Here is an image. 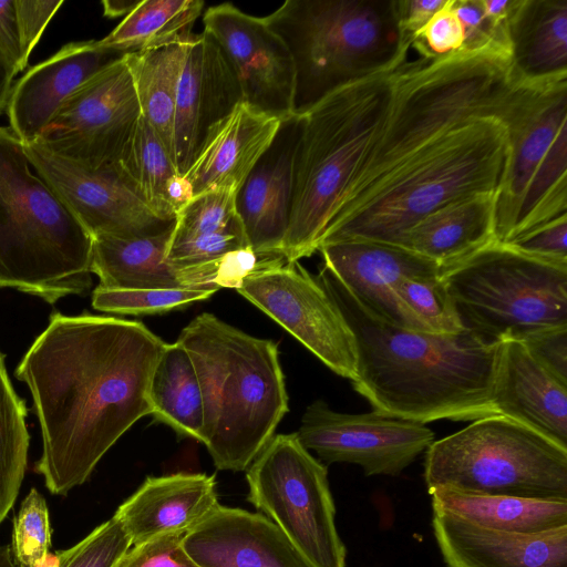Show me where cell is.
I'll list each match as a JSON object with an SVG mask.
<instances>
[{
    "label": "cell",
    "mask_w": 567,
    "mask_h": 567,
    "mask_svg": "<svg viewBox=\"0 0 567 567\" xmlns=\"http://www.w3.org/2000/svg\"><path fill=\"white\" fill-rule=\"evenodd\" d=\"M141 116L123 54L71 93L35 142L89 171L116 172Z\"/></svg>",
    "instance_id": "cell-12"
},
{
    "label": "cell",
    "mask_w": 567,
    "mask_h": 567,
    "mask_svg": "<svg viewBox=\"0 0 567 567\" xmlns=\"http://www.w3.org/2000/svg\"><path fill=\"white\" fill-rule=\"evenodd\" d=\"M192 38L154 50L125 53L141 114L159 137L173 162L177 89Z\"/></svg>",
    "instance_id": "cell-31"
},
{
    "label": "cell",
    "mask_w": 567,
    "mask_h": 567,
    "mask_svg": "<svg viewBox=\"0 0 567 567\" xmlns=\"http://www.w3.org/2000/svg\"><path fill=\"white\" fill-rule=\"evenodd\" d=\"M140 0H104L102 1L103 14L114 19L127 16L137 4Z\"/></svg>",
    "instance_id": "cell-51"
},
{
    "label": "cell",
    "mask_w": 567,
    "mask_h": 567,
    "mask_svg": "<svg viewBox=\"0 0 567 567\" xmlns=\"http://www.w3.org/2000/svg\"><path fill=\"white\" fill-rule=\"evenodd\" d=\"M464 327L487 342L567 327V264L496 240L441 270Z\"/></svg>",
    "instance_id": "cell-9"
},
{
    "label": "cell",
    "mask_w": 567,
    "mask_h": 567,
    "mask_svg": "<svg viewBox=\"0 0 567 567\" xmlns=\"http://www.w3.org/2000/svg\"><path fill=\"white\" fill-rule=\"evenodd\" d=\"M172 230L150 237H96L91 272L109 289H174L181 285L167 261Z\"/></svg>",
    "instance_id": "cell-29"
},
{
    "label": "cell",
    "mask_w": 567,
    "mask_h": 567,
    "mask_svg": "<svg viewBox=\"0 0 567 567\" xmlns=\"http://www.w3.org/2000/svg\"><path fill=\"white\" fill-rule=\"evenodd\" d=\"M166 200L175 215L194 197V189L185 175L175 174L166 185Z\"/></svg>",
    "instance_id": "cell-49"
},
{
    "label": "cell",
    "mask_w": 567,
    "mask_h": 567,
    "mask_svg": "<svg viewBox=\"0 0 567 567\" xmlns=\"http://www.w3.org/2000/svg\"><path fill=\"white\" fill-rule=\"evenodd\" d=\"M184 535H163L131 548L116 567H200L186 551Z\"/></svg>",
    "instance_id": "cell-43"
},
{
    "label": "cell",
    "mask_w": 567,
    "mask_h": 567,
    "mask_svg": "<svg viewBox=\"0 0 567 567\" xmlns=\"http://www.w3.org/2000/svg\"><path fill=\"white\" fill-rule=\"evenodd\" d=\"M289 49L295 114L350 83L406 62L398 0H287L265 17Z\"/></svg>",
    "instance_id": "cell-7"
},
{
    "label": "cell",
    "mask_w": 567,
    "mask_h": 567,
    "mask_svg": "<svg viewBox=\"0 0 567 567\" xmlns=\"http://www.w3.org/2000/svg\"><path fill=\"white\" fill-rule=\"evenodd\" d=\"M508 153L502 115L467 118L365 198L333 217L319 247L350 239L396 245L410 227L451 202L477 193L497 195Z\"/></svg>",
    "instance_id": "cell-5"
},
{
    "label": "cell",
    "mask_w": 567,
    "mask_h": 567,
    "mask_svg": "<svg viewBox=\"0 0 567 567\" xmlns=\"http://www.w3.org/2000/svg\"><path fill=\"white\" fill-rule=\"evenodd\" d=\"M183 545L200 567H305L267 516L220 504L184 535Z\"/></svg>",
    "instance_id": "cell-20"
},
{
    "label": "cell",
    "mask_w": 567,
    "mask_h": 567,
    "mask_svg": "<svg viewBox=\"0 0 567 567\" xmlns=\"http://www.w3.org/2000/svg\"><path fill=\"white\" fill-rule=\"evenodd\" d=\"M427 492L567 502V449L503 415L473 421L426 450Z\"/></svg>",
    "instance_id": "cell-10"
},
{
    "label": "cell",
    "mask_w": 567,
    "mask_h": 567,
    "mask_svg": "<svg viewBox=\"0 0 567 567\" xmlns=\"http://www.w3.org/2000/svg\"><path fill=\"white\" fill-rule=\"evenodd\" d=\"M496 194L477 193L451 202L410 227L398 246L419 254L441 270L495 239Z\"/></svg>",
    "instance_id": "cell-26"
},
{
    "label": "cell",
    "mask_w": 567,
    "mask_h": 567,
    "mask_svg": "<svg viewBox=\"0 0 567 567\" xmlns=\"http://www.w3.org/2000/svg\"><path fill=\"white\" fill-rule=\"evenodd\" d=\"M247 501L284 533L305 567H346L327 466L298 440L277 434L246 470Z\"/></svg>",
    "instance_id": "cell-11"
},
{
    "label": "cell",
    "mask_w": 567,
    "mask_h": 567,
    "mask_svg": "<svg viewBox=\"0 0 567 567\" xmlns=\"http://www.w3.org/2000/svg\"><path fill=\"white\" fill-rule=\"evenodd\" d=\"M204 6L202 0H140L97 44L125 54L187 41Z\"/></svg>",
    "instance_id": "cell-32"
},
{
    "label": "cell",
    "mask_w": 567,
    "mask_h": 567,
    "mask_svg": "<svg viewBox=\"0 0 567 567\" xmlns=\"http://www.w3.org/2000/svg\"><path fill=\"white\" fill-rule=\"evenodd\" d=\"M338 375H355L354 337L317 277L299 261L256 272L237 289Z\"/></svg>",
    "instance_id": "cell-13"
},
{
    "label": "cell",
    "mask_w": 567,
    "mask_h": 567,
    "mask_svg": "<svg viewBox=\"0 0 567 567\" xmlns=\"http://www.w3.org/2000/svg\"><path fill=\"white\" fill-rule=\"evenodd\" d=\"M445 2L446 0H398L400 27L411 43Z\"/></svg>",
    "instance_id": "cell-48"
},
{
    "label": "cell",
    "mask_w": 567,
    "mask_h": 567,
    "mask_svg": "<svg viewBox=\"0 0 567 567\" xmlns=\"http://www.w3.org/2000/svg\"><path fill=\"white\" fill-rule=\"evenodd\" d=\"M395 71L344 85L296 115L292 200L282 249L288 262L318 250L384 126Z\"/></svg>",
    "instance_id": "cell-4"
},
{
    "label": "cell",
    "mask_w": 567,
    "mask_h": 567,
    "mask_svg": "<svg viewBox=\"0 0 567 567\" xmlns=\"http://www.w3.org/2000/svg\"><path fill=\"white\" fill-rule=\"evenodd\" d=\"M523 342L547 370L567 383V327L535 333Z\"/></svg>",
    "instance_id": "cell-46"
},
{
    "label": "cell",
    "mask_w": 567,
    "mask_h": 567,
    "mask_svg": "<svg viewBox=\"0 0 567 567\" xmlns=\"http://www.w3.org/2000/svg\"><path fill=\"white\" fill-rule=\"evenodd\" d=\"M122 55L100 48L97 40L63 45L13 84L6 109L10 130L23 144L38 141L62 102Z\"/></svg>",
    "instance_id": "cell-19"
},
{
    "label": "cell",
    "mask_w": 567,
    "mask_h": 567,
    "mask_svg": "<svg viewBox=\"0 0 567 567\" xmlns=\"http://www.w3.org/2000/svg\"><path fill=\"white\" fill-rule=\"evenodd\" d=\"M243 101L218 44L206 33L189 41L179 76L174 118V164L184 175L210 127Z\"/></svg>",
    "instance_id": "cell-17"
},
{
    "label": "cell",
    "mask_w": 567,
    "mask_h": 567,
    "mask_svg": "<svg viewBox=\"0 0 567 567\" xmlns=\"http://www.w3.org/2000/svg\"><path fill=\"white\" fill-rule=\"evenodd\" d=\"M203 24L234 72L243 101L284 121L295 117L292 58L265 17L224 2L204 11Z\"/></svg>",
    "instance_id": "cell-15"
},
{
    "label": "cell",
    "mask_w": 567,
    "mask_h": 567,
    "mask_svg": "<svg viewBox=\"0 0 567 567\" xmlns=\"http://www.w3.org/2000/svg\"><path fill=\"white\" fill-rule=\"evenodd\" d=\"M214 474L147 476L113 516L132 546L163 535H185L219 504Z\"/></svg>",
    "instance_id": "cell-23"
},
{
    "label": "cell",
    "mask_w": 567,
    "mask_h": 567,
    "mask_svg": "<svg viewBox=\"0 0 567 567\" xmlns=\"http://www.w3.org/2000/svg\"><path fill=\"white\" fill-rule=\"evenodd\" d=\"M326 266L369 310L392 324L411 329L403 316L395 287L408 278H435L441 267L398 245L350 239L321 245ZM412 330V329H411Z\"/></svg>",
    "instance_id": "cell-18"
},
{
    "label": "cell",
    "mask_w": 567,
    "mask_h": 567,
    "mask_svg": "<svg viewBox=\"0 0 567 567\" xmlns=\"http://www.w3.org/2000/svg\"><path fill=\"white\" fill-rule=\"evenodd\" d=\"M432 528L446 567H567V526L512 533L433 512Z\"/></svg>",
    "instance_id": "cell-21"
},
{
    "label": "cell",
    "mask_w": 567,
    "mask_h": 567,
    "mask_svg": "<svg viewBox=\"0 0 567 567\" xmlns=\"http://www.w3.org/2000/svg\"><path fill=\"white\" fill-rule=\"evenodd\" d=\"M502 120L509 153L495 200V239L507 244L567 215V74L515 76Z\"/></svg>",
    "instance_id": "cell-8"
},
{
    "label": "cell",
    "mask_w": 567,
    "mask_h": 567,
    "mask_svg": "<svg viewBox=\"0 0 567 567\" xmlns=\"http://www.w3.org/2000/svg\"><path fill=\"white\" fill-rule=\"evenodd\" d=\"M215 292L204 288L109 289L97 286L92 293V306L102 312L152 316L185 308Z\"/></svg>",
    "instance_id": "cell-37"
},
{
    "label": "cell",
    "mask_w": 567,
    "mask_h": 567,
    "mask_svg": "<svg viewBox=\"0 0 567 567\" xmlns=\"http://www.w3.org/2000/svg\"><path fill=\"white\" fill-rule=\"evenodd\" d=\"M567 215L547 221L506 245L528 256L567 264Z\"/></svg>",
    "instance_id": "cell-44"
},
{
    "label": "cell",
    "mask_w": 567,
    "mask_h": 567,
    "mask_svg": "<svg viewBox=\"0 0 567 567\" xmlns=\"http://www.w3.org/2000/svg\"><path fill=\"white\" fill-rule=\"evenodd\" d=\"M284 122L240 101L210 127L184 174L194 196L214 189L238 192Z\"/></svg>",
    "instance_id": "cell-25"
},
{
    "label": "cell",
    "mask_w": 567,
    "mask_h": 567,
    "mask_svg": "<svg viewBox=\"0 0 567 567\" xmlns=\"http://www.w3.org/2000/svg\"><path fill=\"white\" fill-rule=\"evenodd\" d=\"M317 279L354 337L351 383L374 411L424 424L498 415L493 391L499 342L468 330L436 334L392 324L362 305L326 266Z\"/></svg>",
    "instance_id": "cell-2"
},
{
    "label": "cell",
    "mask_w": 567,
    "mask_h": 567,
    "mask_svg": "<svg viewBox=\"0 0 567 567\" xmlns=\"http://www.w3.org/2000/svg\"><path fill=\"white\" fill-rule=\"evenodd\" d=\"M432 511L449 513L480 526L535 534L567 526V502L433 489Z\"/></svg>",
    "instance_id": "cell-28"
},
{
    "label": "cell",
    "mask_w": 567,
    "mask_h": 567,
    "mask_svg": "<svg viewBox=\"0 0 567 567\" xmlns=\"http://www.w3.org/2000/svg\"><path fill=\"white\" fill-rule=\"evenodd\" d=\"M508 40L517 79L538 81L567 74V0H516Z\"/></svg>",
    "instance_id": "cell-27"
},
{
    "label": "cell",
    "mask_w": 567,
    "mask_h": 567,
    "mask_svg": "<svg viewBox=\"0 0 567 567\" xmlns=\"http://www.w3.org/2000/svg\"><path fill=\"white\" fill-rule=\"evenodd\" d=\"M237 193L234 189H214L195 195L177 213L171 240L244 231L237 213Z\"/></svg>",
    "instance_id": "cell-38"
},
{
    "label": "cell",
    "mask_w": 567,
    "mask_h": 567,
    "mask_svg": "<svg viewBox=\"0 0 567 567\" xmlns=\"http://www.w3.org/2000/svg\"><path fill=\"white\" fill-rule=\"evenodd\" d=\"M297 134L296 116L285 121L237 193V213L247 244L255 250L284 252L292 200Z\"/></svg>",
    "instance_id": "cell-24"
},
{
    "label": "cell",
    "mask_w": 567,
    "mask_h": 567,
    "mask_svg": "<svg viewBox=\"0 0 567 567\" xmlns=\"http://www.w3.org/2000/svg\"><path fill=\"white\" fill-rule=\"evenodd\" d=\"M17 74L0 60V114L6 112Z\"/></svg>",
    "instance_id": "cell-50"
},
{
    "label": "cell",
    "mask_w": 567,
    "mask_h": 567,
    "mask_svg": "<svg viewBox=\"0 0 567 567\" xmlns=\"http://www.w3.org/2000/svg\"><path fill=\"white\" fill-rule=\"evenodd\" d=\"M116 173L158 218L175 221L165 190L169 178L178 173L172 156L143 116L123 150Z\"/></svg>",
    "instance_id": "cell-33"
},
{
    "label": "cell",
    "mask_w": 567,
    "mask_h": 567,
    "mask_svg": "<svg viewBox=\"0 0 567 567\" xmlns=\"http://www.w3.org/2000/svg\"><path fill=\"white\" fill-rule=\"evenodd\" d=\"M287 262L284 252L258 251L246 246L208 262L177 270L175 275L186 288L237 290L247 277Z\"/></svg>",
    "instance_id": "cell-36"
},
{
    "label": "cell",
    "mask_w": 567,
    "mask_h": 567,
    "mask_svg": "<svg viewBox=\"0 0 567 567\" xmlns=\"http://www.w3.org/2000/svg\"><path fill=\"white\" fill-rule=\"evenodd\" d=\"M453 8L465 31L464 50L492 48L511 55L508 31L494 23L482 0H453Z\"/></svg>",
    "instance_id": "cell-42"
},
{
    "label": "cell",
    "mask_w": 567,
    "mask_h": 567,
    "mask_svg": "<svg viewBox=\"0 0 567 567\" xmlns=\"http://www.w3.org/2000/svg\"><path fill=\"white\" fill-rule=\"evenodd\" d=\"M296 435L323 462L357 464L365 476L400 475L435 441L424 423L337 412L322 400L307 406Z\"/></svg>",
    "instance_id": "cell-14"
},
{
    "label": "cell",
    "mask_w": 567,
    "mask_h": 567,
    "mask_svg": "<svg viewBox=\"0 0 567 567\" xmlns=\"http://www.w3.org/2000/svg\"><path fill=\"white\" fill-rule=\"evenodd\" d=\"M132 542L112 516L71 548L55 554L53 567H116Z\"/></svg>",
    "instance_id": "cell-40"
},
{
    "label": "cell",
    "mask_w": 567,
    "mask_h": 567,
    "mask_svg": "<svg viewBox=\"0 0 567 567\" xmlns=\"http://www.w3.org/2000/svg\"><path fill=\"white\" fill-rule=\"evenodd\" d=\"M165 346L143 322L53 312L14 375L32 395L42 435L35 465L47 488L66 495L145 415L152 371Z\"/></svg>",
    "instance_id": "cell-1"
},
{
    "label": "cell",
    "mask_w": 567,
    "mask_h": 567,
    "mask_svg": "<svg viewBox=\"0 0 567 567\" xmlns=\"http://www.w3.org/2000/svg\"><path fill=\"white\" fill-rule=\"evenodd\" d=\"M27 415L25 403L12 386L0 351V524L14 505L27 470Z\"/></svg>",
    "instance_id": "cell-34"
},
{
    "label": "cell",
    "mask_w": 567,
    "mask_h": 567,
    "mask_svg": "<svg viewBox=\"0 0 567 567\" xmlns=\"http://www.w3.org/2000/svg\"><path fill=\"white\" fill-rule=\"evenodd\" d=\"M0 126V288L50 305L92 287V237Z\"/></svg>",
    "instance_id": "cell-6"
},
{
    "label": "cell",
    "mask_w": 567,
    "mask_h": 567,
    "mask_svg": "<svg viewBox=\"0 0 567 567\" xmlns=\"http://www.w3.org/2000/svg\"><path fill=\"white\" fill-rule=\"evenodd\" d=\"M51 547V527L47 502L31 488L13 519L11 554L17 567H42Z\"/></svg>",
    "instance_id": "cell-39"
},
{
    "label": "cell",
    "mask_w": 567,
    "mask_h": 567,
    "mask_svg": "<svg viewBox=\"0 0 567 567\" xmlns=\"http://www.w3.org/2000/svg\"><path fill=\"white\" fill-rule=\"evenodd\" d=\"M62 4L63 0H16L20 43L25 61H29L45 27Z\"/></svg>",
    "instance_id": "cell-45"
},
{
    "label": "cell",
    "mask_w": 567,
    "mask_h": 567,
    "mask_svg": "<svg viewBox=\"0 0 567 567\" xmlns=\"http://www.w3.org/2000/svg\"><path fill=\"white\" fill-rule=\"evenodd\" d=\"M151 415L181 437L200 441L203 398L195 367L178 342L166 343L152 371L148 392Z\"/></svg>",
    "instance_id": "cell-30"
},
{
    "label": "cell",
    "mask_w": 567,
    "mask_h": 567,
    "mask_svg": "<svg viewBox=\"0 0 567 567\" xmlns=\"http://www.w3.org/2000/svg\"><path fill=\"white\" fill-rule=\"evenodd\" d=\"M0 60L16 74L28 65L21 50L16 0H0Z\"/></svg>",
    "instance_id": "cell-47"
},
{
    "label": "cell",
    "mask_w": 567,
    "mask_h": 567,
    "mask_svg": "<svg viewBox=\"0 0 567 567\" xmlns=\"http://www.w3.org/2000/svg\"><path fill=\"white\" fill-rule=\"evenodd\" d=\"M0 567H17L12 558L11 547L8 545L0 546Z\"/></svg>",
    "instance_id": "cell-52"
},
{
    "label": "cell",
    "mask_w": 567,
    "mask_h": 567,
    "mask_svg": "<svg viewBox=\"0 0 567 567\" xmlns=\"http://www.w3.org/2000/svg\"><path fill=\"white\" fill-rule=\"evenodd\" d=\"M24 147L31 166L92 239L150 237L174 228L175 221L158 218L116 172L89 171L37 142Z\"/></svg>",
    "instance_id": "cell-16"
},
{
    "label": "cell",
    "mask_w": 567,
    "mask_h": 567,
    "mask_svg": "<svg viewBox=\"0 0 567 567\" xmlns=\"http://www.w3.org/2000/svg\"><path fill=\"white\" fill-rule=\"evenodd\" d=\"M177 341L202 390L200 442L217 470L246 471L289 411L278 344L212 313L195 317Z\"/></svg>",
    "instance_id": "cell-3"
},
{
    "label": "cell",
    "mask_w": 567,
    "mask_h": 567,
    "mask_svg": "<svg viewBox=\"0 0 567 567\" xmlns=\"http://www.w3.org/2000/svg\"><path fill=\"white\" fill-rule=\"evenodd\" d=\"M395 296L412 330L436 334L467 330L440 276L403 279L395 287Z\"/></svg>",
    "instance_id": "cell-35"
},
{
    "label": "cell",
    "mask_w": 567,
    "mask_h": 567,
    "mask_svg": "<svg viewBox=\"0 0 567 567\" xmlns=\"http://www.w3.org/2000/svg\"><path fill=\"white\" fill-rule=\"evenodd\" d=\"M465 31L454 11L453 0L445 4L427 21L412 42L420 58L436 59L464 50Z\"/></svg>",
    "instance_id": "cell-41"
},
{
    "label": "cell",
    "mask_w": 567,
    "mask_h": 567,
    "mask_svg": "<svg viewBox=\"0 0 567 567\" xmlns=\"http://www.w3.org/2000/svg\"><path fill=\"white\" fill-rule=\"evenodd\" d=\"M493 400L498 415L567 449V383L547 370L520 340L499 342Z\"/></svg>",
    "instance_id": "cell-22"
}]
</instances>
